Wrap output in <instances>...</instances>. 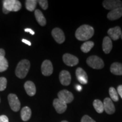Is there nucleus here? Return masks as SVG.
<instances>
[{
    "instance_id": "nucleus-13",
    "label": "nucleus",
    "mask_w": 122,
    "mask_h": 122,
    "mask_svg": "<svg viewBox=\"0 0 122 122\" xmlns=\"http://www.w3.org/2000/svg\"><path fill=\"white\" fill-rule=\"evenodd\" d=\"M103 108L104 111L108 114H112L115 112V108L112 100L110 98H105L103 101Z\"/></svg>"
},
{
    "instance_id": "nucleus-20",
    "label": "nucleus",
    "mask_w": 122,
    "mask_h": 122,
    "mask_svg": "<svg viewBox=\"0 0 122 122\" xmlns=\"http://www.w3.org/2000/svg\"><path fill=\"white\" fill-rule=\"evenodd\" d=\"M35 15L36 18V20L39 23V24L41 26H44L46 23V20L45 18L44 17L43 14L40 10L39 9L35 10Z\"/></svg>"
},
{
    "instance_id": "nucleus-28",
    "label": "nucleus",
    "mask_w": 122,
    "mask_h": 122,
    "mask_svg": "<svg viewBox=\"0 0 122 122\" xmlns=\"http://www.w3.org/2000/svg\"><path fill=\"white\" fill-rule=\"evenodd\" d=\"M38 2L43 10H46L48 8V2L46 0H40Z\"/></svg>"
},
{
    "instance_id": "nucleus-30",
    "label": "nucleus",
    "mask_w": 122,
    "mask_h": 122,
    "mask_svg": "<svg viewBox=\"0 0 122 122\" xmlns=\"http://www.w3.org/2000/svg\"><path fill=\"white\" fill-rule=\"evenodd\" d=\"M0 122H9V119L7 116L4 115L0 116Z\"/></svg>"
},
{
    "instance_id": "nucleus-2",
    "label": "nucleus",
    "mask_w": 122,
    "mask_h": 122,
    "mask_svg": "<svg viewBox=\"0 0 122 122\" xmlns=\"http://www.w3.org/2000/svg\"><path fill=\"white\" fill-rule=\"evenodd\" d=\"M30 68V62L27 59L20 61L15 70V74L18 77L23 79L27 76Z\"/></svg>"
},
{
    "instance_id": "nucleus-27",
    "label": "nucleus",
    "mask_w": 122,
    "mask_h": 122,
    "mask_svg": "<svg viewBox=\"0 0 122 122\" xmlns=\"http://www.w3.org/2000/svg\"><path fill=\"white\" fill-rule=\"evenodd\" d=\"M7 86V79L4 77H0V91H3Z\"/></svg>"
},
{
    "instance_id": "nucleus-12",
    "label": "nucleus",
    "mask_w": 122,
    "mask_h": 122,
    "mask_svg": "<svg viewBox=\"0 0 122 122\" xmlns=\"http://www.w3.org/2000/svg\"><path fill=\"white\" fill-rule=\"evenodd\" d=\"M53 106L56 111L59 114L63 113L67 109L66 103L59 100V98H56L54 100Z\"/></svg>"
},
{
    "instance_id": "nucleus-25",
    "label": "nucleus",
    "mask_w": 122,
    "mask_h": 122,
    "mask_svg": "<svg viewBox=\"0 0 122 122\" xmlns=\"http://www.w3.org/2000/svg\"><path fill=\"white\" fill-rule=\"evenodd\" d=\"M9 66L8 62L5 57L0 58V72H4L7 69Z\"/></svg>"
},
{
    "instance_id": "nucleus-14",
    "label": "nucleus",
    "mask_w": 122,
    "mask_h": 122,
    "mask_svg": "<svg viewBox=\"0 0 122 122\" xmlns=\"http://www.w3.org/2000/svg\"><path fill=\"white\" fill-rule=\"evenodd\" d=\"M121 28L119 26H116L114 28H110L107 31V34L109 35V37L111 40L115 41L119 39L122 35Z\"/></svg>"
},
{
    "instance_id": "nucleus-34",
    "label": "nucleus",
    "mask_w": 122,
    "mask_h": 122,
    "mask_svg": "<svg viewBox=\"0 0 122 122\" xmlns=\"http://www.w3.org/2000/svg\"><path fill=\"white\" fill-rule=\"evenodd\" d=\"M22 41L23 42H24V43L27 44V45H28L29 46L31 45V43H30V42L28 40H25V39H23Z\"/></svg>"
},
{
    "instance_id": "nucleus-21",
    "label": "nucleus",
    "mask_w": 122,
    "mask_h": 122,
    "mask_svg": "<svg viewBox=\"0 0 122 122\" xmlns=\"http://www.w3.org/2000/svg\"><path fill=\"white\" fill-rule=\"evenodd\" d=\"M32 114L31 110L29 107H24L21 111V118L23 121L26 122L30 118Z\"/></svg>"
},
{
    "instance_id": "nucleus-6",
    "label": "nucleus",
    "mask_w": 122,
    "mask_h": 122,
    "mask_svg": "<svg viewBox=\"0 0 122 122\" xmlns=\"http://www.w3.org/2000/svg\"><path fill=\"white\" fill-rule=\"evenodd\" d=\"M58 96L59 100L62 101L64 102L70 103L74 100V96L72 93L67 90H62L58 93Z\"/></svg>"
},
{
    "instance_id": "nucleus-17",
    "label": "nucleus",
    "mask_w": 122,
    "mask_h": 122,
    "mask_svg": "<svg viewBox=\"0 0 122 122\" xmlns=\"http://www.w3.org/2000/svg\"><path fill=\"white\" fill-rule=\"evenodd\" d=\"M24 89L25 92L30 96H33L36 94V88L35 84L31 81H27L24 84Z\"/></svg>"
},
{
    "instance_id": "nucleus-4",
    "label": "nucleus",
    "mask_w": 122,
    "mask_h": 122,
    "mask_svg": "<svg viewBox=\"0 0 122 122\" xmlns=\"http://www.w3.org/2000/svg\"><path fill=\"white\" fill-rule=\"evenodd\" d=\"M86 63L94 69H102L104 67V62L102 59L98 56H92L86 59Z\"/></svg>"
},
{
    "instance_id": "nucleus-33",
    "label": "nucleus",
    "mask_w": 122,
    "mask_h": 122,
    "mask_svg": "<svg viewBox=\"0 0 122 122\" xmlns=\"http://www.w3.org/2000/svg\"><path fill=\"white\" fill-rule=\"evenodd\" d=\"M5 51L3 49H0V58L5 57Z\"/></svg>"
},
{
    "instance_id": "nucleus-26",
    "label": "nucleus",
    "mask_w": 122,
    "mask_h": 122,
    "mask_svg": "<svg viewBox=\"0 0 122 122\" xmlns=\"http://www.w3.org/2000/svg\"><path fill=\"white\" fill-rule=\"evenodd\" d=\"M109 94L110 96L111 100L114 101V102H117L119 100L118 92L115 88L113 87H110L109 88Z\"/></svg>"
},
{
    "instance_id": "nucleus-23",
    "label": "nucleus",
    "mask_w": 122,
    "mask_h": 122,
    "mask_svg": "<svg viewBox=\"0 0 122 122\" xmlns=\"http://www.w3.org/2000/svg\"><path fill=\"white\" fill-rule=\"evenodd\" d=\"M94 45L93 41H86L81 46V50L84 53H88L94 46Z\"/></svg>"
},
{
    "instance_id": "nucleus-19",
    "label": "nucleus",
    "mask_w": 122,
    "mask_h": 122,
    "mask_svg": "<svg viewBox=\"0 0 122 122\" xmlns=\"http://www.w3.org/2000/svg\"><path fill=\"white\" fill-rule=\"evenodd\" d=\"M110 71L115 75H122V64L118 62L112 63L110 67Z\"/></svg>"
},
{
    "instance_id": "nucleus-36",
    "label": "nucleus",
    "mask_w": 122,
    "mask_h": 122,
    "mask_svg": "<svg viewBox=\"0 0 122 122\" xmlns=\"http://www.w3.org/2000/svg\"><path fill=\"white\" fill-rule=\"evenodd\" d=\"M2 11H3V13H4V14H8L10 13L9 11H7L6 9L4 8V7H2Z\"/></svg>"
},
{
    "instance_id": "nucleus-39",
    "label": "nucleus",
    "mask_w": 122,
    "mask_h": 122,
    "mask_svg": "<svg viewBox=\"0 0 122 122\" xmlns=\"http://www.w3.org/2000/svg\"><path fill=\"white\" fill-rule=\"evenodd\" d=\"M0 101H1V100H0Z\"/></svg>"
},
{
    "instance_id": "nucleus-5",
    "label": "nucleus",
    "mask_w": 122,
    "mask_h": 122,
    "mask_svg": "<svg viewBox=\"0 0 122 122\" xmlns=\"http://www.w3.org/2000/svg\"><path fill=\"white\" fill-rule=\"evenodd\" d=\"M9 103L10 107L15 112L18 111L20 108V102L17 96L15 94H9L8 96Z\"/></svg>"
},
{
    "instance_id": "nucleus-37",
    "label": "nucleus",
    "mask_w": 122,
    "mask_h": 122,
    "mask_svg": "<svg viewBox=\"0 0 122 122\" xmlns=\"http://www.w3.org/2000/svg\"><path fill=\"white\" fill-rule=\"evenodd\" d=\"M61 122H68L67 121H66V120H63V121H62Z\"/></svg>"
},
{
    "instance_id": "nucleus-15",
    "label": "nucleus",
    "mask_w": 122,
    "mask_h": 122,
    "mask_svg": "<svg viewBox=\"0 0 122 122\" xmlns=\"http://www.w3.org/2000/svg\"><path fill=\"white\" fill-rule=\"evenodd\" d=\"M76 76L81 84H86L88 83V75L83 68L79 67L76 70Z\"/></svg>"
},
{
    "instance_id": "nucleus-22",
    "label": "nucleus",
    "mask_w": 122,
    "mask_h": 122,
    "mask_svg": "<svg viewBox=\"0 0 122 122\" xmlns=\"http://www.w3.org/2000/svg\"><path fill=\"white\" fill-rule=\"evenodd\" d=\"M93 107L96 111L98 113H102L104 111V108H103V102L99 100H95L93 101Z\"/></svg>"
},
{
    "instance_id": "nucleus-24",
    "label": "nucleus",
    "mask_w": 122,
    "mask_h": 122,
    "mask_svg": "<svg viewBox=\"0 0 122 122\" xmlns=\"http://www.w3.org/2000/svg\"><path fill=\"white\" fill-rule=\"evenodd\" d=\"M37 2L36 0H27L25 1V7L28 11H33L36 8Z\"/></svg>"
},
{
    "instance_id": "nucleus-8",
    "label": "nucleus",
    "mask_w": 122,
    "mask_h": 122,
    "mask_svg": "<svg viewBox=\"0 0 122 122\" xmlns=\"http://www.w3.org/2000/svg\"><path fill=\"white\" fill-rule=\"evenodd\" d=\"M103 6L107 10H112L122 7V2L119 0H106L103 2Z\"/></svg>"
},
{
    "instance_id": "nucleus-9",
    "label": "nucleus",
    "mask_w": 122,
    "mask_h": 122,
    "mask_svg": "<svg viewBox=\"0 0 122 122\" xmlns=\"http://www.w3.org/2000/svg\"><path fill=\"white\" fill-rule=\"evenodd\" d=\"M53 72V67L51 61L45 60L41 65V72L45 76L51 75Z\"/></svg>"
},
{
    "instance_id": "nucleus-16",
    "label": "nucleus",
    "mask_w": 122,
    "mask_h": 122,
    "mask_svg": "<svg viewBox=\"0 0 122 122\" xmlns=\"http://www.w3.org/2000/svg\"><path fill=\"white\" fill-rule=\"evenodd\" d=\"M107 18L110 20H115L122 16V7L111 10L107 14Z\"/></svg>"
},
{
    "instance_id": "nucleus-3",
    "label": "nucleus",
    "mask_w": 122,
    "mask_h": 122,
    "mask_svg": "<svg viewBox=\"0 0 122 122\" xmlns=\"http://www.w3.org/2000/svg\"><path fill=\"white\" fill-rule=\"evenodd\" d=\"M3 7L9 12H16L21 9L22 4L18 0H5L3 1Z\"/></svg>"
},
{
    "instance_id": "nucleus-10",
    "label": "nucleus",
    "mask_w": 122,
    "mask_h": 122,
    "mask_svg": "<svg viewBox=\"0 0 122 122\" xmlns=\"http://www.w3.org/2000/svg\"><path fill=\"white\" fill-rule=\"evenodd\" d=\"M63 62L68 66H74L79 63V59L72 54L66 53L63 56Z\"/></svg>"
},
{
    "instance_id": "nucleus-7",
    "label": "nucleus",
    "mask_w": 122,
    "mask_h": 122,
    "mask_svg": "<svg viewBox=\"0 0 122 122\" xmlns=\"http://www.w3.org/2000/svg\"><path fill=\"white\" fill-rule=\"evenodd\" d=\"M53 37L57 43L62 44L65 41V36L63 30L59 28H55L51 32Z\"/></svg>"
},
{
    "instance_id": "nucleus-18",
    "label": "nucleus",
    "mask_w": 122,
    "mask_h": 122,
    "mask_svg": "<svg viewBox=\"0 0 122 122\" xmlns=\"http://www.w3.org/2000/svg\"><path fill=\"white\" fill-rule=\"evenodd\" d=\"M112 48V41L110 38L108 36H106L103 40L102 42V49L103 51L106 54H109L111 51Z\"/></svg>"
},
{
    "instance_id": "nucleus-29",
    "label": "nucleus",
    "mask_w": 122,
    "mask_h": 122,
    "mask_svg": "<svg viewBox=\"0 0 122 122\" xmlns=\"http://www.w3.org/2000/svg\"><path fill=\"white\" fill-rule=\"evenodd\" d=\"M81 122H96L95 120H94L93 119H92L89 116L84 115L83 117L81 120Z\"/></svg>"
},
{
    "instance_id": "nucleus-31",
    "label": "nucleus",
    "mask_w": 122,
    "mask_h": 122,
    "mask_svg": "<svg viewBox=\"0 0 122 122\" xmlns=\"http://www.w3.org/2000/svg\"><path fill=\"white\" fill-rule=\"evenodd\" d=\"M117 91H118V93L119 94L120 97H121V98H122V85H120L119 86H118Z\"/></svg>"
},
{
    "instance_id": "nucleus-35",
    "label": "nucleus",
    "mask_w": 122,
    "mask_h": 122,
    "mask_svg": "<svg viewBox=\"0 0 122 122\" xmlns=\"http://www.w3.org/2000/svg\"><path fill=\"white\" fill-rule=\"evenodd\" d=\"M76 90H77V91H78L80 92V91H81L82 87L80 86V85H77L76 86Z\"/></svg>"
},
{
    "instance_id": "nucleus-11",
    "label": "nucleus",
    "mask_w": 122,
    "mask_h": 122,
    "mask_svg": "<svg viewBox=\"0 0 122 122\" xmlns=\"http://www.w3.org/2000/svg\"><path fill=\"white\" fill-rule=\"evenodd\" d=\"M71 75L66 70H62L59 74V81L61 83L65 86H67L71 83Z\"/></svg>"
},
{
    "instance_id": "nucleus-32",
    "label": "nucleus",
    "mask_w": 122,
    "mask_h": 122,
    "mask_svg": "<svg viewBox=\"0 0 122 122\" xmlns=\"http://www.w3.org/2000/svg\"><path fill=\"white\" fill-rule=\"evenodd\" d=\"M24 31L26 32H29L30 33V34H31L32 35H35V32L32 30V29L30 28H25L24 30Z\"/></svg>"
},
{
    "instance_id": "nucleus-38",
    "label": "nucleus",
    "mask_w": 122,
    "mask_h": 122,
    "mask_svg": "<svg viewBox=\"0 0 122 122\" xmlns=\"http://www.w3.org/2000/svg\"><path fill=\"white\" fill-rule=\"evenodd\" d=\"M120 37H121V39L122 40V35H121V36H120Z\"/></svg>"
},
{
    "instance_id": "nucleus-1",
    "label": "nucleus",
    "mask_w": 122,
    "mask_h": 122,
    "mask_svg": "<svg viewBox=\"0 0 122 122\" xmlns=\"http://www.w3.org/2000/svg\"><path fill=\"white\" fill-rule=\"evenodd\" d=\"M94 33V28L89 25H81L76 30L75 37L78 40L86 41L93 36Z\"/></svg>"
}]
</instances>
